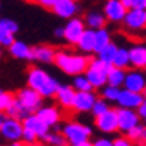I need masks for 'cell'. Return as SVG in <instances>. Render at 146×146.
<instances>
[{"label":"cell","mask_w":146,"mask_h":146,"mask_svg":"<svg viewBox=\"0 0 146 146\" xmlns=\"http://www.w3.org/2000/svg\"><path fill=\"white\" fill-rule=\"evenodd\" d=\"M137 145H139V146H146V130H145V134H143V137H142V140L137 142Z\"/></svg>","instance_id":"bcb514c9"},{"label":"cell","mask_w":146,"mask_h":146,"mask_svg":"<svg viewBox=\"0 0 146 146\" xmlns=\"http://www.w3.org/2000/svg\"><path fill=\"white\" fill-rule=\"evenodd\" d=\"M84 21L87 24V29H92V30H98L104 27L106 21H108V18L106 15L103 14V11H90L85 14L84 17Z\"/></svg>","instance_id":"603a6c76"},{"label":"cell","mask_w":146,"mask_h":146,"mask_svg":"<svg viewBox=\"0 0 146 146\" xmlns=\"http://www.w3.org/2000/svg\"><path fill=\"white\" fill-rule=\"evenodd\" d=\"M17 98L19 100L25 109L29 110V113H36V112L42 108L43 97L39 94L36 90H33L31 87H24L17 92Z\"/></svg>","instance_id":"8992f818"},{"label":"cell","mask_w":146,"mask_h":146,"mask_svg":"<svg viewBox=\"0 0 146 146\" xmlns=\"http://www.w3.org/2000/svg\"><path fill=\"white\" fill-rule=\"evenodd\" d=\"M8 51H9V54L17 60H24V61L33 60V48L23 40H15L8 48Z\"/></svg>","instance_id":"d6986e66"},{"label":"cell","mask_w":146,"mask_h":146,"mask_svg":"<svg viewBox=\"0 0 146 146\" xmlns=\"http://www.w3.org/2000/svg\"><path fill=\"white\" fill-rule=\"evenodd\" d=\"M17 40L15 39V35L14 33H8V31H0V45L3 46V48H9Z\"/></svg>","instance_id":"d590c367"},{"label":"cell","mask_w":146,"mask_h":146,"mask_svg":"<svg viewBox=\"0 0 146 146\" xmlns=\"http://www.w3.org/2000/svg\"><path fill=\"white\" fill-rule=\"evenodd\" d=\"M76 48L81 52H84V54L96 52V30H92V29L85 30L84 35L81 36V39H79Z\"/></svg>","instance_id":"7402d4cb"},{"label":"cell","mask_w":146,"mask_h":146,"mask_svg":"<svg viewBox=\"0 0 146 146\" xmlns=\"http://www.w3.org/2000/svg\"><path fill=\"white\" fill-rule=\"evenodd\" d=\"M73 88L76 91H94V87L91 85L90 79L87 78L85 73L73 76Z\"/></svg>","instance_id":"4dcf8cb0"},{"label":"cell","mask_w":146,"mask_h":146,"mask_svg":"<svg viewBox=\"0 0 146 146\" xmlns=\"http://www.w3.org/2000/svg\"><path fill=\"white\" fill-rule=\"evenodd\" d=\"M64 33H66L64 27H57V29L54 30V36L58 37V39H64Z\"/></svg>","instance_id":"7bdbcfd3"},{"label":"cell","mask_w":146,"mask_h":146,"mask_svg":"<svg viewBox=\"0 0 146 146\" xmlns=\"http://www.w3.org/2000/svg\"><path fill=\"white\" fill-rule=\"evenodd\" d=\"M112 67V64L103 61L100 58H92L90 61V66L85 75L90 79L91 85L94 87V90H102L106 84H108V72Z\"/></svg>","instance_id":"3957f363"},{"label":"cell","mask_w":146,"mask_h":146,"mask_svg":"<svg viewBox=\"0 0 146 146\" xmlns=\"http://www.w3.org/2000/svg\"><path fill=\"white\" fill-rule=\"evenodd\" d=\"M94 125L98 131L103 133V134H113V133L119 131L116 109H109L106 113L94 118Z\"/></svg>","instance_id":"52a82bcc"},{"label":"cell","mask_w":146,"mask_h":146,"mask_svg":"<svg viewBox=\"0 0 146 146\" xmlns=\"http://www.w3.org/2000/svg\"><path fill=\"white\" fill-rule=\"evenodd\" d=\"M122 88L143 94V91L146 90V70L136 69V67H133L131 70H127V76H125V82H124Z\"/></svg>","instance_id":"9c48e42d"},{"label":"cell","mask_w":146,"mask_h":146,"mask_svg":"<svg viewBox=\"0 0 146 146\" xmlns=\"http://www.w3.org/2000/svg\"><path fill=\"white\" fill-rule=\"evenodd\" d=\"M145 130H146L145 125H143V124H139V125H136V127H133L130 131L125 133V136H127L130 140H133L134 143H137V142L142 140V137H143V134H145Z\"/></svg>","instance_id":"836d02e7"},{"label":"cell","mask_w":146,"mask_h":146,"mask_svg":"<svg viewBox=\"0 0 146 146\" xmlns=\"http://www.w3.org/2000/svg\"><path fill=\"white\" fill-rule=\"evenodd\" d=\"M118 48L119 46L115 42H110L109 45H106L100 52H97V57L100 60H103V61L109 63V64H113V60H115V55L118 52Z\"/></svg>","instance_id":"83f0119b"},{"label":"cell","mask_w":146,"mask_h":146,"mask_svg":"<svg viewBox=\"0 0 146 146\" xmlns=\"http://www.w3.org/2000/svg\"><path fill=\"white\" fill-rule=\"evenodd\" d=\"M19 30V25L17 24V21L11 18H2L0 19V31H8V33H15Z\"/></svg>","instance_id":"e575fe53"},{"label":"cell","mask_w":146,"mask_h":146,"mask_svg":"<svg viewBox=\"0 0 146 146\" xmlns=\"http://www.w3.org/2000/svg\"><path fill=\"white\" fill-rule=\"evenodd\" d=\"M61 131L66 136V139L69 140L70 146H75V145L81 143L84 140H88L92 134L91 127H88V125H85L82 122H78V121L66 122L61 127Z\"/></svg>","instance_id":"5b68a950"},{"label":"cell","mask_w":146,"mask_h":146,"mask_svg":"<svg viewBox=\"0 0 146 146\" xmlns=\"http://www.w3.org/2000/svg\"><path fill=\"white\" fill-rule=\"evenodd\" d=\"M23 124H24V128H29L31 131H35L36 134L39 136V139H45V136L49 133V128L40 118L37 116V113H30L23 119Z\"/></svg>","instance_id":"9a60e30c"},{"label":"cell","mask_w":146,"mask_h":146,"mask_svg":"<svg viewBox=\"0 0 146 146\" xmlns=\"http://www.w3.org/2000/svg\"><path fill=\"white\" fill-rule=\"evenodd\" d=\"M125 76H127V70L121 69V67H116V66L112 64V67L108 72V84L113 85V87L122 88L124 82H125Z\"/></svg>","instance_id":"cb8c5ba5"},{"label":"cell","mask_w":146,"mask_h":146,"mask_svg":"<svg viewBox=\"0 0 146 146\" xmlns=\"http://www.w3.org/2000/svg\"><path fill=\"white\" fill-rule=\"evenodd\" d=\"M131 66L136 69H146V43H134L130 46Z\"/></svg>","instance_id":"ffe728a7"},{"label":"cell","mask_w":146,"mask_h":146,"mask_svg":"<svg viewBox=\"0 0 146 146\" xmlns=\"http://www.w3.org/2000/svg\"><path fill=\"white\" fill-rule=\"evenodd\" d=\"M121 2L125 5V6H127V8L130 9L131 8V6H133V0H121Z\"/></svg>","instance_id":"7dc6e473"},{"label":"cell","mask_w":146,"mask_h":146,"mask_svg":"<svg viewBox=\"0 0 146 146\" xmlns=\"http://www.w3.org/2000/svg\"><path fill=\"white\" fill-rule=\"evenodd\" d=\"M110 42H112V36H110V31L106 27L96 30V54L100 52L104 46L109 45Z\"/></svg>","instance_id":"4316f807"},{"label":"cell","mask_w":146,"mask_h":146,"mask_svg":"<svg viewBox=\"0 0 146 146\" xmlns=\"http://www.w3.org/2000/svg\"><path fill=\"white\" fill-rule=\"evenodd\" d=\"M35 2H36L39 6L45 8V9H52V8L55 6L57 0H35Z\"/></svg>","instance_id":"ab89813d"},{"label":"cell","mask_w":146,"mask_h":146,"mask_svg":"<svg viewBox=\"0 0 146 146\" xmlns=\"http://www.w3.org/2000/svg\"><path fill=\"white\" fill-rule=\"evenodd\" d=\"M124 27L130 31H140L146 27V11L145 9H134L130 8L127 15L124 18Z\"/></svg>","instance_id":"7c38bea8"},{"label":"cell","mask_w":146,"mask_h":146,"mask_svg":"<svg viewBox=\"0 0 146 146\" xmlns=\"http://www.w3.org/2000/svg\"><path fill=\"white\" fill-rule=\"evenodd\" d=\"M145 70H146V69H145Z\"/></svg>","instance_id":"816d5d0a"},{"label":"cell","mask_w":146,"mask_h":146,"mask_svg":"<svg viewBox=\"0 0 146 146\" xmlns=\"http://www.w3.org/2000/svg\"><path fill=\"white\" fill-rule=\"evenodd\" d=\"M75 146H92V142L90 140H84V142H81V143H78V145H75Z\"/></svg>","instance_id":"ee69618b"},{"label":"cell","mask_w":146,"mask_h":146,"mask_svg":"<svg viewBox=\"0 0 146 146\" xmlns=\"http://www.w3.org/2000/svg\"><path fill=\"white\" fill-rule=\"evenodd\" d=\"M23 133H24V124L21 119L8 116L6 113L0 116V134L5 140L8 142L21 140Z\"/></svg>","instance_id":"277c9868"},{"label":"cell","mask_w":146,"mask_h":146,"mask_svg":"<svg viewBox=\"0 0 146 146\" xmlns=\"http://www.w3.org/2000/svg\"><path fill=\"white\" fill-rule=\"evenodd\" d=\"M113 146H134V142L130 140L127 136H119L113 139Z\"/></svg>","instance_id":"74e56055"},{"label":"cell","mask_w":146,"mask_h":146,"mask_svg":"<svg viewBox=\"0 0 146 146\" xmlns=\"http://www.w3.org/2000/svg\"><path fill=\"white\" fill-rule=\"evenodd\" d=\"M90 61L91 60L84 54L69 52V51H58L55 55L54 64L61 72H64L66 75L76 76V75H81V73L87 72Z\"/></svg>","instance_id":"7a4b0ae2"},{"label":"cell","mask_w":146,"mask_h":146,"mask_svg":"<svg viewBox=\"0 0 146 146\" xmlns=\"http://www.w3.org/2000/svg\"><path fill=\"white\" fill-rule=\"evenodd\" d=\"M134 9H145L146 11V0H133V6Z\"/></svg>","instance_id":"60d3db41"},{"label":"cell","mask_w":146,"mask_h":146,"mask_svg":"<svg viewBox=\"0 0 146 146\" xmlns=\"http://www.w3.org/2000/svg\"><path fill=\"white\" fill-rule=\"evenodd\" d=\"M113 66L116 67H121L127 70L130 66H131V58H130V48H125V46H119L118 52L115 55L113 60Z\"/></svg>","instance_id":"d4e9b609"},{"label":"cell","mask_w":146,"mask_h":146,"mask_svg":"<svg viewBox=\"0 0 146 146\" xmlns=\"http://www.w3.org/2000/svg\"><path fill=\"white\" fill-rule=\"evenodd\" d=\"M92 146H113V140L109 137H97L92 142Z\"/></svg>","instance_id":"f35d334b"},{"label":"cell","mask_w":146,"mask_h":146,"mask_svg":"<svg viewBox=\"0 0 146 146\" xmlns=\"http://www.w3.org/2000/svg\"><path fill=\"white\" fill-rule=\"evenodd\" d=\"M143 100H145V96L142 92H136V91H131V90H127V88H122L116 104L119 108H127V109H136L137 110V108L143 103Z\"/></svg>","instance_id":"5bb4252c"},{"label":"cell","mask_w":146,"mask_h":146,"mask_svg":"<svg viewBox=\"0 0 146 146\" xmlns=\"http://www.w3.org/2000/svg\"><path fill=\"white\" fill-rule=\"evenodd\" d=\"M127 12L128 8L121 0H106L103 5V14L110 23H122Z\"/></svg>","instance_id":"30bf717a"},{"label":"cell","mask_w":146,"mask_h":146,"mask_svg":"<svg viewBox=\"0 0 146 146\" xmlns=\"http://www.w3.org/2000/svg\"><path fill=\"white\" fill-rule=\"evenodd\" d=\"M3 113H6L8 116H12V118L21 119V121H23V119H24L25 116H27V115H30V113H29V110L25 109L21 103H19L18 98H17V100H15L14 103H12V106H11V108H9L8 110L3 112Z\"/></svg>","instance_id":"f546056e"},{"label":"cell","mask_w":146,"mask_h":146,"mask_svg":"<svg viewBox=\"0 0 146 146\" xmlns=\"http://www.w3.org/2000/svg\"><path fill=\"white\" fill-rule=\"evenodd\" d=\"M36 113L48 127H52V128L57 127L60 121H61V112L55 106H42Z\"/></svg>","instance_id":"e0dca14e"},{"label":"cell","mask_w":146,"mask_h":146,"mask_svg":"<svg viewBox=\"0 0 146 146\" xmlns=\"http://www.w3.org/2000/svg\"><path fill=\"white\" fill-rule=\"evenodd\" d=\"M137 113L140 115V118H142V119L146 116V98L143 100V103H142V104L137 108Z\"/></svg>","instance_id":"b9f144b4"},{"label":"cell","mask_w":146,"mask_h":146,"mask_svg":"<svg viewBox=\"0 0 146 146\" xmlns=\"http://www.w3.org/2000/svg\"><path fill=\"white\" fill-rule=\"evenodd\" d=\"M121 90L122 88H119V87H113V85L106 84L100 90V97H103L104 100H108L109 103H116L118 98H119V94H121Z\"/></svg>","instance_id":"f1b7e54d"},{"label":"cell","mask_w":146,"mask_h":146,"mask_svg":"<svg viewBox=\"0 0 146 146\" xmlns=\"http://www.w3.org/2000/svg\"><path fill=\"white\" fill-rule=\"evenodd\" d=\"M64 40L67 42L69 45H78L79 39L84 35V31L87 30V24H85L84 19L78 18V17H73L70 19H67V24L64 25Z\"/></svg>","instance_id":"ba28073f"},{"label":"cell","mask_w":146,"mask_h":146,"mask_svg":"<svg viewBox=\"0 0 146 146\" xmlns=\"http://www.w3.org/2000/svg\"><path fill=\"white\" fill-rule=\"evenodd\" d=\"M25 146H42V145H39V143H27Z\"/></svg>","instance_id":"c3c4849f"},{"label":"cell","mask_w":146,"mask_h":146,"mask_svg":"<svg viewBox=\"0 0 146 146\" xmlns=\"http://www.w3.org/2000/svg\"><path fill=\"white\" fill-rule=\"evenodd\" d=\"M118 122H119V131L121 133H127L133 127L140 124V115L137 113L136 109H127V108H118Z\"/></svg>","instance_id":"8fae6325"},{"label":"cell","mask_w":146,"mask_h":146,"mask_svg":"<svg viewBox=\"0 0 146 146\" xmlns=\"http://www.w3.org/2000/svg\"><path fill=\"white\" fill-rule=\"evenodd\" d=\"M76 90L73 88V85H60V88L55 94V100L60 104V108L63 109H72L73 102H75Z\"/></svg>","instance_id":"ac0fdd59"},{"label":"cell","mask_w":146,"mask_h":146,"mask_svg":"<svg viewBox=\"0 0 146 146\" xmlns=\"http://www.w3.org/2000/svg\"><path fill=\"white\" fill-rule=\"evenodd\" d=\"M9 146H25V143L23 140H17V142H11Z\"/></svg>","instance_id":"f6af8a7d"},{"label":"cell","mask_w":146,"mask_h":146,"mask_svg":"<svg viewBox=\"0 0 146 146\" xmlns=\"http://www.w3.org/2000/svg\"><path fill=\"white\" fill-rule=\"evenodd\" d=\"M79 9L76 0H57L55 6L52 8V11L55 12V15L64 19H70L73 17H76V12Z\"/></svg>","instance_id":"2e32d148"},{"label":"cell","mask_w":146,"mask_h":146,"mask_svg":"<svg viewBox=\"0 0 146 146\" xmlns=\"http://www.w3.org/2000/svg\"><path fill=\"white\" fill-rule=\"evenodd\" d=\"M43 142L48 146H70L69 140L66 139V136L63 134V131H49L45 136Z\"/></svg>","instance_id":"484cf974"},{"label":"cell","mask_w":146,"mask_h":146,"mask_svg":"<svg viewBox=\"0 0 146 146\" xmlns=\"http://www.w3.org/2000/svg\"><path fill=\"white\" fill-rule=\"evenodd\" d=\"M37 139H39V136L36 134L35 131H31V130H29V128H24V133H23V139H21V140H23L25 145H27V143H36Z\"/></svg>","instance_id":"8d00e7d4"},{"label":"cell","mask_w":146,"mask_h":146,"mask_svg":"<svg viewBox=\"0 0 146 146\" xmlns=\"http://www.w3.org/2000/svg\"><path fill=\"white\" fill-rule=\"evenodd\" d=\"M109 109H110L109 102L104 100L103 97H98L97 100H96V103H94V106H92V109H91V113H92V116H94V118H97V116L106 113Z\"/></svg>","instance_id":"1f68e13d"},{"label":"cell","mask_w":146,"mask_h":146,"mask_svg":"<svg viewBox=\"0 0 146 146\" xmlns=\"http://www.w3.org/2000/svg\"><path fill=\"white\" fill-rule=\"evenodd\" d=\"M15 100H17V94H12V92L5 91V90L0 91V110L6 112Z\"/></svg>","instance_id":"d6a6232c"},{"label":"cell","mask_w":146,"mask_h":146,"mask_svg":"<svg viewBox=\"0 0 146 146\" xmlns=\"http://www.w3.org/2000/svg\"><path fill=\"white\" fill-rule=\"evenodd\" d=\"M27 85L33 90H36L43 98H51V97H55L61 84L43 69L31 67L27 73Z\"/></svg>","instance_id":"6da1fadb"},{"label":"cell","mask_w":146,"mask_h":146,"mask_svg":"<svg viewBox=\"0 0 146 146\" xmlns=\"http://www.w3.org/2000/svg\"><path fill=\"white\" fill-rule=\"evenodd\" d=\"M142 121H143V125H145V127H146V116H145V118L142 119Z\"/></svg>","instance_id":"681fc988"},{"label":"cell","mask_w":146,"mask_h":146,"mask_svg":"<svg viewBox=\"0 0 146 146\" xmlns=\"http://www.w3.org/2000/svg\"><path fill=\"white\" fill-rule=\"evenodd\" d=\"M97 96L94 91H76L75 96V102H73L72 110L79 112V113H87V112H91L92 106H94Z\"/></svg>","instance_id":"4fadbf2b"},{"label":"cell","mask_w":146,"mask_h":146,"mask_svg":"<svg viewBox=\"0 0 146 146\" xmlns=\"http://www.w3.org/2000/svg\"><path fill=\"white\" fill-rule=\"evenodd\" d=\"M143 96H145V98H146V90L143 91Z\"/></svg>","instance_id":"f907efd6"},{"label":"cell","mask_w":146,"mask_h":146,"mask_svg":"<svg viewBox=\"0 0 146 146\" xmlns=\"http://www.w3.org/2000/svg\"><path fill=\"white\" fill-rule=\"evenodd\" d=\"M55 55L57 52L54 51V48L48 45H37L33 48V61L49 64L55 61Z\"/></svg>","instance_id":"44dd1931"}]
</instances>
